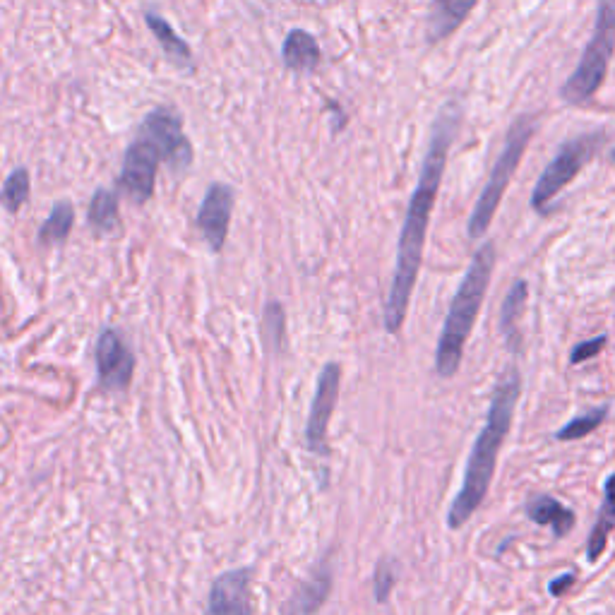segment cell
<instances>
[{"mask_svg": "<svg viewBox=\"0 0 615 615\" xmlns=\"http://www.w3.org/2000/svg\"><path fill=\"white\" fill-rule=\"evenodd\" d=\"M459 123H462V113H459V106L452 101V104H445L440 109L431 128V140H428L419 183H416L414 195H411L409 207H406L404 226L397 246V265H394L392 286L385 301V330L390 334L402 330L406 320L411 294H414L416 279H419L428 224H431L435 200H438L440 183H443L450 147L455 142V135L459 133Z\"/></svg>", "mask_w": 615, "mask_h": 615, "instance_id": "cell-1", "label": "cell"}, {"mask_svg": "<svg viewBox=\"0 0 615 615\" xmlns=\"http://www.w3.org/2000/svg\"><path fill=\"white\" fill-rule=\"evenodd\" d=\"M519 390H522V378H519L517 368H507L503 378L495 385L486 423H483L479 438H476V443L469 452L462 488H459L457 498L452 500L450 512H447V527L450 529H462L464 524L474 517V512L479 510L488 488H491L495 462H498L500 445L505 443L507 433H510Z\"/></svg>", "mask_w": 615, "mask_h": 615, "instance_id": "cell-2", "label": "cell"}, {"mask_svg": "<svg viewBox=\"0 0 615 615\" xmlns=\"http://www.w3.org/2000/svg\"><path fill=\"white\" fill-rule=\"evenodd\" d=\"M493 265L495 246L493 243H483L471 258L467 272H464L462 284H459L450 310H447L443 330H440L438 349H435V370H438L440 378H452L462 366L464 346H467L471 327H474L483 298H486Z\"/></svg>", "mask_w": 615, "mask_h": 615, "instance_id": "cell-3", "label": "cell"}, {"mask_svg": "<svg viewBox=\"0 0 615 615\" xmlns=\"http://www.w3.org/2000/svg\"><path fill=\"white\" fill-rule=\"evenodd\" d=\"M536 133V118L534 116H519L515 123L507 130L503 149H500L498 159H495L491 176H488L486 185L481 188L479 200H476L474 212L469 217V238L479 241L491 226L495 212H498L500 200H503L507 185H510L512 176H515L519 161H522L524 152H527L531 135Z\"/></svg>", "mask_w": 615, "mask_h": 615, "instance_id": "cell-4", "label": "cell"}, {"mask_svg": "<svg viewBox=\"0 0 615 615\" xmlns=\"http://www.w3.org/2000/svg\"><path fill=\"white\" fill-rule=\"evenodd\" d=\"M615 51V0H599L589 44L584 46L582 58L577 68L567 77L563 89V99L567 104H584L599 92L603 77L608 73V63Z\"/></svg>", "mask_w": 615, "mask_h": 615, "instance_id": "cell-5", "label": "cell"}, {"mask_svg": "<svg viewBox=\"0 0 615 615\" xmlns=\"http://www.w3.org/2000/svg\"><path fill=\"white\" fill-rule=\"evenodd\" d=\"M603 142H606L603 133H584L567 140L536 181L534 193H531V207L536 212L546 214L553 197L589 164L591 157L603 147Z\"/></svg>", "mask_w": 615, "mask_h": 615, "instance_id": "cell-6", "label": "cell"}, {"mask_svg": "<svg viewBox=\"0 0 615 615\" xmlns=\"http://www.w3.org/2000/svg\"><path fill=\"white\" fill-rule=\"evenodd\" d=\"M339 385H342V368L339 363H327L318 375V387H315V397L310 402V414L306 423V445L313 455L327 457L330 447H327V426H330L334 406L339 399Z\"/></svg>", "mask_w": 615, "mask_h": 615, "instance_id": "cell-7", "label": "cell"}, {"mask_svg": "<svg viewBox=\"0 0 615 615\" xmlns=\"http://www.w3.org/2000/svg\"><path fill=\"white\" fill-rule=\"evenodd\" d=\"M97 375L101 390L106 392H125L133 382L135 373V356L130 351L128 342L123 339V334L113 327L101 330L97 339Z\"/></svg>", "mask_w": 615, "mask_h": 615, "instance_id": "cell-8", "label": "cell"}, {"mask_svg": "<svg viewBox=\"0 0 615 615\" xmlns=\"http://www.w3.org/2000/svg\"><path fill=\"white\" fill-rule=\"evenodd\" d=\"M255 567H234L212 582L205 615H253Z\"/></svg>", "mask_w": 615, "mask_h": 615, "instance_id": "cell-9", "label": "cell"}, {"mask_svg": "<svg viewBox=\"0 0 615 615\" xmlns=\"http://www.w3.org/2000/svg\"><path fill=\"white\" fill-rule=\"evenodd\" d=\"M145 137L149 145L159 152V157L171 161L173 169H183L190 161V147L181 133V118L169 109H157L145 121Z\"/></svg>", "mask_w": 615, "mask_h": 615, "instance_id": "cell-10", "label": "cell"}, {"mask_svg": "<svg viewBox=\"0 0 615 615\" xmlns=\"http://www.w3.org/2000/svg\"><path fill=\"white\" fill-rule=\"evenodd\" d=\"M231 210H234V190L229 185H212L197 212V226L214 253H219L226 243Z\"/></svg>", "mask_w": 615, "mask_h": 615, "instance_id": "cell-11", "label": "cell"}, {"mask_svg": "<svg viewBox=\"0 0 615 615\" xmlns=\"http://www.w3.org/2000/svg\"><path fill=\"white\" fill-rule=\"evenodd\" d=\"M157 164H159V152L149 145L147 140L135 142V145H130L128 152H125L121 183L125 193L133 197L135 202H147L149 197H152L154 178H157Z\"/></svg>", "mask_w": 615, "mask_h": 615, "instance_id": "cell-12", "label": "cell"}, {"mask_svg": "<svg viewBox=\"0 0 615 615\" xmlns=\"http://www.w3.org/2000/svg\"><path fill=\"white\" fill-rule=\"evenodd\" d=\"M334 584V567H332V555L327 553L318 565L313 567L306 582L298 584L289 603H286L284 615H315L322 608V603L327 601V596L332 594Z\"/></svg>", "mask_w": 615, "mask_h": 615, "instance_id": "cell-13", "label": "cell"}, {"mask_svg": "<svg viewBox=\"0 0 615 615\" xmlns=\"http://www.w3.org/2000/svg\"><path fill=\"white\" fill-rule=\"evenodd\" d=\"M479 0H433L431 13H428V41H443L450 37L452 32H457L459 27L467 22L471 10L476 8Z\"/></svg>", "mask_w": 615, "mask_h": 615, "instance_id": "cell-14", "label": "cell"}, {"mask_svg": "<svg viewBox=\"0 0 615 615\" xmlns=\"http://www.w3.org/2000/svg\"><path fill=\"white\" fill-rule=\"evenodd\" d=\"M527 517L534 524H539V527H543V524L553 527L555 536H567L570 529L575 527V512L567 510L563 503H558L551 495H534V498H529Z\"/></svg>", "mask_w": 615, "mask_h": 615, "instance_id": "cell-15", "label": "cell"}, {"mask_svg": "<svg viewBox=\"0 0 615 615\" xmlns=\"http://www.w3.org/2000/svg\"><path fill=\"white\" fill-rule=\"evenodd\" d=\"M529 286L524 279H517L507 291L503 308H500V332H503L505 342L510 349H517L519 342V318H522L524 306H527Z\"/></svg>", "mask_w": 615, "mask_h": 615, "instance_id": "cell-16", "label": "cell"}, {"mask_svg": "<svg viewBox=\"0 0 615 615\" xmlns=\"http://www.w3.org/2000/svg\"><path fill=\"white\" fill-rule=\"evenodd\" d=\"M320 49L318 41L310 37L303 29L291 32L284 41V61L294 70H313L318 65Z\"/></svg>", "mask_w": 615, "mask_h": 615, "instance_id": "cell-17", "label": "cell"}, {"mask_svg": "<svg viewBox=\"0 0 615 615\" xmlns=\"http://www.w3.org/2000/svg\"><path fill=\"white\" fill-rule=\"evenodd\" d=\"M262 342L270 351H282L286 344V313L284 306L279 301H270L262 310V322H260Z\"/></svg>", "mask_w": 615, "mask_h": 615, "instance_id": "cell-18", "label": "cell"}, {"mask_svg": "<svg viewBox=\"0 0 615 615\" xmlns=\"http://www.w3.org/2000/svg\"><path fill=\"white\" fill-rule=\"evenodd\" d=\"M73 222H75L73 205H70V202H58V205L53 207V212L49 214V219L41 224L39 241L41 243H61V241H65L70 231H73Z\"/></svg>", "mask_w": 615, "mask_h": 615, "instance_id": "cell-19", "label": "cell"}, {"mask_svg": "<svg viewBox=\"0 0 615 615\" xmlns=\"http://www.w3.org/2000/svg\"><path fill=\"white\" fill-rule=\"evenodd\" d=\"M89 224L101 231V234H106V231H111L113 226L118 224V197L113 195L111 190H99V193L92 197Z\"/></svg>", "mask_w": 615, "mask_h": 615, "instance_id": "cell-20", "label": "cell"}, {"mask_svg": "<svg viewBox=\"0 0 615 615\" xmlns=\"http://www.w3.org/2000/svg\"><path fill=\"white\" fill-rule=\"evenodd\" d=\"M608 414V406H599V409H591L587 414L575 416L570 423H565L563 428H560L558 433H555V438L563 440V443H570V440H579V438H587L589 433H594L596 428L601 426L603 421H606Z\"/></svg>", "mask_w": 615, "mask_h": 615, "instance_id": "cell-21", "label": "cell"}, {"mask_svg": "<svg viewBox=\"0 0 615 615\" xmlns=\"http://www.w3.org/2000/svg\"><path fill=\"white\" fill-rule=\"evenodd\" d=\"M147 22H149V27H152V32L157 34L159 44L164 46V51L169 53L173 61H178V63L190 61L188 46L183 44V39L176 37V32H173V29L169 27V22L161 20L159 15H147Z\"/></svg>", "mask_w": 615, "mask_h": 615, "instance_id": "cell-22", "label": "cell"}, {"mask_svg": "<svg viewBox=\"0 0 615 615\" xmlns=\"http://www.w3.org/2000/svg\"><path fill=\"white\" fill-rule=\"evenodd\" d=\"M29 197V173L25 169H17L10 173V178L3 185V193H0V202L8 212H17Z\"/></svg>", "mask_w": 615, "mask_h": 615, "instance_id": "cell-23", "label": "cell"}, {"mask_svg": "<svg viewBox=\"0 0 615 615\" xmlns=\"http://www.w3.org/2000/svg\"><path fill=\"white\" fill-rule=\"evenodd\" d=\"M394 582H397V560L394 558H382L375 565L373 572V596L378 603H385L390 599Z\"/></svg>", "mask_w": 615, "mask_h": 615, "instance_id": "cell-24", "label": "cell"}, {"mask_svg": "<svg viewBox=\"0 0 615 615\" xmlns=\"http://www.w3.org/2000/svg\"><path fill=\"white\" fill-rule=\"evenodd\" d=\"M615 519H611L608 515H599V519H596L594 529H591L589 534V543H587V558L589 563H596V560L601 558L603 548H606V541H608V531L613 529Z\"/></svg>", "mask_w": 615, "mask_h": 615, "instance_id": "cell-25", "label": "cell"}, {"mask_svg": "<svg viewBox=\"0 0 615 615\" xmlns=\"http://www.w3.org/2000/svg\"><path fill=\"white\" fill-rule=\"evenodd\" d=\"M606 334H599V337L587 339V342H579L575 349H572L570 361L572 363H587L591 358H596L603 351V346H606Z\"/></svg>", "mask_w": 615, "mask_h": 615, "instance_id": "cell-26", "label": "cell"}, {"mask_svg": "<svg viewBox=\"0 0 615 615\" xmlns=\"http://www.w3.org/2000/svg\"><path fill=\"white\" fill-rule=\"evenodd\" d=\"M603 515H608L611 519H615V474H611L603 483V507H601Z\"/></svg>", "mask_w": 615, "mask_h": 615, "instance_id": "cell-27", "label": "cell"}, {"mask_svg": "<svg viewBox=\"0 0 615 615\" xmlns=\"http://www.w3.org/2000/svg\"><path fill=\"white\" fill-rule=\"evenodd\" d=\"M575 584V572H563L560 577L551 579V584H548V594L551 596H563L567 589Z\"/></svg>", "mask_w": 615, "mask_h": 615, "instance_id": "cell-28", "label": "cell"}, {"mask_svg": "<svg viewBox=\"0 0 615 615\" xmlns=\"http://www.w3.org/2000/svg\"><path fill=\"white\" fill-rule=\"evenodd\" d=\"M611 157H613V161H615V149H613V154H611Z\"/></svg>", "mask_w": 615, "mask_h": 615, "instance_id": "cell-29", "label": "cell"}]
</instances>
